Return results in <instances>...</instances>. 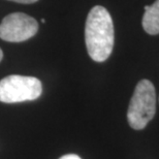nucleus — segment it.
Segmentation results:
<instances>
[{"mask_svg":"<svg viewBox=\"0 0 159 159\" xmlns=\"http://www.w3.org/2000/svg\"><path fill=\"white\" fill-rule=\"evenodd\" d=\"M85 41L89 56L94 61L103 62L112 54L115 41L114 24L110 12L103 6H94L88 14Z\"/></svg>","mask_w":159,"mask_h":159,"instance_id":"nucleus-1","label":"nucleus"},{"mask_svg":"<svg viewBox=\"0 0 159 159\" xmlns=\"http://www.w3.org/2000/svg\"><path fill=\"white\" fill-rule=\"evenodd\" d=\"M9 1H14V2H19V3H24V4H30V3H34L39 0H9Z\"/></svg>","mask_w":159,"mask_h":159,"instance_id":"nucleus-7","label":"nucleus"},{"mask_svg":"<svg viewBox=\"0 0 159 159\" xmlns=\"http://www.w3.org/2000/svg\"><path fill=\"white\" fill-rule=\"evenodd\" d=\"M37 31V21L23 12L6 16L0 23V39L9 43L25 41L35 35Z\"/></svg>","mask_w":159,"mask_h":159,"instance_id":"nucleus-4","label":"nucleus"},{"mask_svg":"<svg viewBox=\"0 0 159 159\" xmlns=\"http://www.w3.org/2000/svg\"><path fill=\"white\" fill-rule=\"evenodd\" d=\"M2 58H3V53H2V50L0 49V61L2 60Z\"/></svg>","mask_w":159,"mask_h":159,"instance_id":"nucleus-8","label":"nucleus"},{"mask_svg":"<svg viewBox=\"0 0 159 159\" xmlns=\"http://www.w3.org/2000/svg\"><path fill=\"white\" fill-rule=\"evenodd\" d=\"M59 159H81V157L75 154H67V155H64V156L60 157Z\"/></svg>","mask_w":159,"mask_h":159,"instance_id":"nucleus-6","label":"nucleus"},{"mask_svg":"<svg viewBox=\"0 0 159 159\" xmlns=\"http://www.w3.org/2000/svg\"><path fill=\"white\" fill-rule=\"evenodd\" d=\"M41 92V82L34 77L11 75L0 81V101L4 103L35 100Z\"/></svg>","mask_w":159,"mask_h":159,"instance_id":"nucleus-3","label":"nucleus"},{"mask_svg":"<svg viewBox=\"0 0 159 159\" xmlns=\"http://www.w3.org/2000/svg\"><path fill=\"white\" fill-rule=\"evenodd\" d=\"M143 27L151 35L159 34V0H156L151 6H145Z\"/></svg>","mask_w":159,"mask_h":159,"instance_id":"nucleus-5","label":"nucleus"},{"mask_svg":"<svg viewBox=\"0 0 159 159\" xmlns=\"http://www.w3.org/2000/svg\"><path fill=\"white\" fill-rule=\"evenodd\" d=\"M156 112V92L153 84L142 80L136 85L127 111V119L131 128L141 130L153 119Z\"/></svg>","mask_w":159,"mask_h":159,"instance_id":"nucleus-2","label":"nucleus"}]
</instances>
